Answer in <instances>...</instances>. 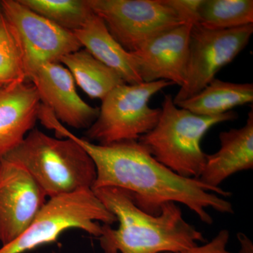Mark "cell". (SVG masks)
<instances>
[{"instance_id": "5b68a950", "label": "cell", "mask_w": 253, "mask_h": 253, "mask_svg": "<svg viewBox=\"0 0 253 253\" xmlns=\"http://www.w3.org/2000/svg\"><path fill=\"white\" fill-rule=\"evenodd\" d=\"M116 222V217L92 189L49 198L27 229L12 242L1 246L0 253L31 251L55 242L68 229H81L98 238L103 224Z\"/></svg>"}, {"instance_id": "ac0fdd59", "label": "cell", "mask_w": 253, "mask_h": 253, "mask_svg": "<svg viewBox=\"0 0 253 253\" xmlns=\"http://www.w3.org/2000/svg\"><path fill=\"white\" fill-rule=\"evenodd\" d=\"M253 24V0H203L199 23L213 31L234 29Z\"/></svg>"}, {"instance_id": "9c48e42d", "label": "cell", "mask_w": 253, "mask_h": 253, "mask_svg": "<svg viewBox=\"0 0 253 253\" xmlns=\"http://www.w3.org/2000/svg\"><path fill=\"white\" fill-rule=\"evenodd\" d=\"M0 3L1 12L22 50L28 81L43 65L59 63L63 56L83 48L72 32L36 14L18 0H1Z\"/></svg>"}, {"instance_id": "3957f363", "label": "cell", "mask_w": 253, "mask_h": 253, "mask_svg": "<svg viewBox=\"0 0 253 253\" xmlns=\"http://www.w3.org/2000/svg\"><path fill=\"white\" fill-rule=\"evenodd\" d=\"M4 156L24 168L49 199L92 189L96 181L94 161L81 145L35 128Z\"/></svg>"}, {"instance_id": "7402d4cb", "label": "cell", "mask_w": 253, "mask_h": 253, "mask_svg": "<svg viewBox=\"0 0 253 253\" xmlns=\"http://www.w3.org/2000/svg\"><path fill=\"white\" fill-rule=\"evenodd\" d=\"M230 233L227 229H221L211 241L201 246H194L177 253H232L227 250Z\"/></svg>"}, {"instance_id": "4fadbf2b", "label": "cell", "mask_w": 253, "mask_h": 253, "mask_svg": "<svg viewBox=\"0 0 253 253\" xmlns=\"http://www.w3.org/2000/svg\"><path fill=\"white\" fill-rule=\"evenodd\" d=\"M41 105L32 83L0 88V158L21 144L34 129Z\"/></svg>"}, {"instance_id": "52a82bcc", "label": "cell", "mask_w": 253, "mask_h": 253, "mask_svg": "<svg viewBox=\"0 0 253 253\" xmlns=\"http://www.w3.org/2000/svg\"><path fill=\"white\" fill-rule=\"evenodd\" d=\"M114 39L129 52L184 24L165 0H88Z\"/></svg>"}, {"instance_id": "30bf717a", "label": "cell", "mask_w": 253, "mask_h": 253, "mask_svg": "<svg viewBox=\"0 0 253 253\" xmlns=\"http://www.w3.org/2000/svg\"><path fill=\"white\" fill-rule=\"evenodd\" d=\"M46 196L21 165L0 158V242H12L46 202Z\"/></svg>"}, {"instance_id": "2e32d148", "label": "cell", "mask_w": 253, "mask_h": 253, "mask_svg": "<svg viewBox=\"0 0 253 253\" xmlns=\"http://www.w3.org/2000/svg\"><path fill=\"white\" fill-rule=\"evenodd\" d=\"M253 102V83H230L215 78L198 94L175 105L199 116H216Z\"/></svg>"}, {"instance_id": "d6986e66", "label": "cell", "mask_w": 253, "mask_h": 253, "mask_svg": "<svg viewBox=\"0 0 253 253\" xmlns=\"http://www.w3.org/2000/svg\"><path fill=\"white\" fill-rule=\"evenodd\" d=\"M26 7L66 31L81 29L94 14L88 0H18Z\"/></svg>"}, {"instance_id": "cb8c5ba5", "label": "cell", "mask_w": 253, "mask_h": 253, "mask_svg": "<svg viewBox=\"0 0 253 253\" xmlns=\"http://www.w3.org/2000/svg\"><path fill=\"white\" fill-rule=\"evenodd\" d=\"M0 11H1V3H0Z\"/></svg>"}, {"instance_id": "7a4b0ae2", "label": "cell", "mask_w": 253, "mask_h": 253, "mask_svg": "<svg viewBox=\"0 0 253 253\" xmlns=\"http://www.w3.org/2000/svg\"><path fill=\"white\" fill-rule=\"evenodd\" d=\"M119 223L103 224L98 237L104 253H177L207 242L201 231L183 217L175 203L161 206L158 214L143 211L126 190L115 187L93 190Z\"/></svg>"}, {"instance_id": "7c38bea8", "label": "cell", "mask_w": 253, "mask_h": 253, "mask_svg": "<svg viewBox=\"0 0 253 253\" xmlns=\"http://www.w3.org/2000/svg\"><path fill=\"white\" fill-rule=\"evenodd\" d=\"M191 28L192 25L190 24L176 26L131 52L143 83L166 81L183 85L187 69Z\"/></svg>"}, {"instance_id": "277c9868", "label": "cell", "mask_w": 253, "mask_h": 253, "mask_svg": "<svg viewBox=\"0 0 253 253\" xmlns=\"http://www.w3.org/2000/svg\"><path fill=\"white\" fill-rule=\"evenodd\" d=\"M237 118V113L233 111L216 116L194 114L178 107L172 96L166 94L157 124L138 141L156 161L172 172L199 179L207 155L201 148L205 134L213 126Z\"/></svg>"}, {"instance_id": "8992f818", "label": "cell", "mask_w": 253, "mask_h": 253, "mask_svg": "<svg viewBox=\"0 0 253 253\" xmlns=\"http://www.w3.org/2000/svg\"><path fill=\"white\" fill-rule=\"evenodd\" d=\"M173 83L166 81L124 84L101 101L95 122L86 131V140L106 145L138 141L157 124L161 108L149 106L151 98Z\"/></svg>"}, {"instance_id": "6da1fadb", "label": "cell", "mask_w": 253, "mask_h": 253, "mask_svg": "<svg viewBox=\"0 0 253 253\" xmlns=\"http://www.w3.org/2000/svg\"><path fill=\"white\" fill-rule=\"evenodd\" d=\"M53 130L56 137L76 141L94 161L96 178L92 190H126L132 194L135 204L151 214L159 213L161 206L167 203L182 204L207 224L213 222L209 210L234 214L232 204L225 199L231 196L229 191L176 174L156 161L139 141L95 144L75 135L59 122Z\"/></svg>"}, {"instance_id": "44dd1931", "label": "cell", "mask_w": 253, "mask_h": 253, "mask_svg": "<svg viewBox=\"0 0 253 253\" xmlns=\"http://www.w3.org/2000/svg\"><path fill=\"white\" fill-rule=\"evenodd\" d=\"M203 0H165L184 24L194 26L199 23V11Z\"/></svg>"}, {"instance_id": "5bb4252c", "label": "cell", "mask_w": 253, "mask_h": 253, "mask_svg": "<svg viewBox=\"0 0 253 253\" xmlns=\"http://www.w3.org/2000/svg\"><path fill=\"white\" fill-rule=\"evenodd\" d=\"M219 139L220 148L214 154L206 155V165L199 178L206 185L217 189L236 173L253 168V109L244 126L221 131Z\"/></svg>"}, {"instance_id": "9a60e30c", "label": "cell", "mask_w": 253, "mask_h": 253, "mask_svg": "<svg viewBox=\"0 0 253 253\" xmlns=\"http://www.w3.org/2000/svg\"><path fill=\"white\" fill-rule=\"evenodd\" d=\"M83 48L122 78L126 84L143 83L135 61L111 36L104 21L94 14L83 28L73 32Z\"/></svg>"}, {"instance_id": "ba28073f", "label": "cell", "mask_w": 253, "mask_h": 253, "mask_svg": "<svg viewBox=\"0 0 253 253\" xmlns=\"http://www.w3.org/2000/svg\"><path fill=\"white\" fill-rule=\"evenodd\" d=\"M253 33V24L224 31L192 26L185 81L173 98L174 104L189 99L206 87L221 68L246 48Z\"/></svg>"}, {"instance_id": "ffe728a7", "label": "cell", "mask_w": 253, "mask_h": 253, "mask_svg": "<svg viewBox=\"0 0 253 253\" xmlns=\"http://www.w3.org/2000/svg\"><path fill=\"white\" fill-rule=\"evenodd\" d=\"M27 81L21 46L0 11V88Z\"/></svg>"}, {"instance_id": "603a6c76", "label": "cell", "mask_w": 253, "mask_h": 253, "mask_svg": "<svg viewBox=\"0 0 253 253\" xmlns=\"http://www.w3.org/2000/svg\"><path fill=\"white\" fill-rule=\"evenodd\" d=\"M238 240L240 244L239 253H253V244L249 236L243 233H238Z\"/></svg>"}, {"instance_id": "e0dca14e", "label": "cell", "mask_w": 253, "mask_h": 253, "mask_svg": "<svg viewBox=\"0 0 253 253\" xmlns=\"http://www.w3.org/2000/svg\"><path fill=\"white\" fill-rule=\"evenodd\" d=\"M59 63L67 68L75 83L91 99L102 101L115 88L126 84L116 71L83 48L63 56Z\"/></svg>"}, {"instance_id": "8fae6325", "label": "cell", "mask_w": 253, "mask_h": 253, "mask_svg": "<svg viewBox=\"0 0 253 253\" xmlns=\"http://www.w3.org/2000/svg\"><path fill=\"white\" fill-rule=\"evenodd\" d=\"M30 81L36 88L41 104L61 124L87 129L99 116V108L93 107L82 99L72 75L61 63L43 65L32 75Z\"/></svg>"}]
</instances>
